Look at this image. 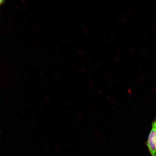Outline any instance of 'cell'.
<instances>
[{"mask_svg": "<svg viewBox=\"0 0 156 156\" xmlns=\"http://www.w3.org/2000/svg\"><path fill=\"white\" fill-rule=\"evenodd\" d=\"M146 145L151 156H156V118L152 123Z\"/></svg>", "mask_w": 156, "mask_h": 156, "instance_id": "1", "label": "cell"}, {"mask_svg": "<svg viewBox=\"0 0 156 156\" xmlns=\"http://www.w3.org/2000/svg\"><path fill=\"white\" fill-rule=\"evenodd\" d=\"M4 1H1L0 0V6H1L4 3Z\"/></svg>", "mask_w": 156, "mask_h": 156, "instance_id": "2", "label": "cell"}]
</instances>
